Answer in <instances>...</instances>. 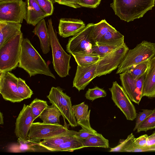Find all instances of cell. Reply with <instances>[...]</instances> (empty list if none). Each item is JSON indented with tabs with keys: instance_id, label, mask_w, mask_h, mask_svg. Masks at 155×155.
Listing matches in <instances>:
<instances>
[{
	"instance_id": "obj_1",
	"label": "cell",
	"mask_w": 155,
	"mask_h": 155,
	"mask_svg": "<svg viewBox=\"0 0 155 155\" xmlns=\"http://www.w3.org/2000/svg\"><path fill=\"white\" fill-rule=\"evenodd\" d=\"M18 67L25 70L30 77L41 74L56 79L46 62L26 38H23L21 43Z\"/></svg>"
},
{
	"instance_id": "obj_2",
	"label": "cell",
	"mask_w": 155,
	"mask_h": 155,
	"mask_svg": "<svg viewBox=\"0 0 155 155\" xmlns=\"http://www.w3.org/2000/svg\"><path fill=\"white\" fill-rule=\"evenodd\" d=\"M155 3V0H113L110 6L121 20L129 22L142 17Z\"/></svg>"
},
{
	"instance_id": "obj_3",
	"label": "cell",
	"mask_w": 155,
	"mask_h": 155,
	"mask_svg": "<svg viewBox=\"0 0 155 155\" xmlns=\"http://www.w3.org/2000/svg\"><path fill=\"white\" fill-rule=\"evenodd\" d=\"M47 25L52 50L54 68L60 77H66L69 75L71 68L70 61L71 55L64 51L60 44L51 18L48 20Z\"/></svg>"
},
{
	"instance_id": "obj_4",
	"label": "cell",
	"mask_w": 155,
	"mask_h": 155,
	"mask_svg": "<svg viewBox=\"0 0 155 155\" xmlns=\"http://www.w3.org/2000/svg\"><path fill=\"white\" fill-rule=\"evenodd\" d=\"M155 55V43L144 40L127 52L116 74L127 71L132 67L150 60Z\"/></svg>"
},
{
	"instance_id": "obj_5",
	"label": "cell",
	"mask_w": 155,
	"mask_h": 155,
	"mask_svg": "<svg viewBox=\"0 0 155 155\" xmlns=\"http://www.w3.org/2000/svg\"><path fill=\"white\" fill-rule=\"evenodd\" d=\"M22 33L13 37L0 47V72L11 71L18 66Z\"/></svg>"
},
{
	"instance_id": "obj_6",
	"label": "cell",
	"mask_w": 155,
	"mask_h": 155,
	"mask_svg": "<svg viewBox=\"0 0 155 155\" xmlns=\"http://www.w3.org/2000/svg\"><path fill=\"white\" fill-rule=\"evenodd\" d=\"M47 97L50 103L58 109L71 126L74 127L78 126L73 113L71 97L63 92L62 89L59 87H52Z\"/></svg>"
},
{
	"instance_id": "obj_7",
	"label": "cell",
	"mask_w": 155,
	"mask_h": 155,
	"mask_svg": "<svg viewBox=\"0 0 155 155\" xmlns=\"http://www.w3.org/2000/svg\"><path fill=\"white\" fill-rule=\"evenodd\" d=\"M129 50L125 43L114 51L101 57L97 63L95 77L109 74L116 69L122 61Z\"/></svg>"
},
{
	"instance_id": "obj_8",
	"label": "cell",
	"mask_w": 155,
	"mask_h": 155,
	"mask_svg": "<svg viewBox=\"0 0 155 155\" xmlns=\"http://www.w3.org/2000/svg\"><path fill=\"white\" fill-rule=\"evenodd\" d=\"M94 24L93 23L88 24L80 32L69 39L66 46L68 52L71 54L78 52H92V48L96 44L91 37Z\"/></svg>"
},
{
	"instance_id": "obj_9",
	"label": "cell",
	"mask_w": 155,
	"mask_h": 155,
	"mask_svg": "<svg viewBox=\"0 0 155 155\" xmlns=\"http://www.w3.org/2000/svg\"><path fill=\"white\" fill-rule=\"evenodd\" d=\"M109 90L112 100L126 119L130 121L134 120L137 114L135 107L123 87L115 81L113 82L112 87Z\"/></svg>"
},
{
	"instance_id": "obj_10",
	"label": "cell",
	"mask_w": 155,
	"mask_h": 155,
	"mask_svg": "<svg viewBox=\"0 0 155 155\" xmlns=\"http://www.w3.org/2000/svg\"><path fill=\"white\" fill-rule=\"evenodd\" d=\"M27 15V4L23 0L0 2V21L22 23Z\"/></svg>"
},
{
	"instance_id": "obj_11",
	"label": "cell",
	"mask_w": 155,
	"mask_h": 155,
	"mask_svg": "<svg viewBox=\"0 0 155 155\" xmlns=\"http://www.w3.org/2000/svg\"><path fill=\"white\" fill-rule=\"evenodd\" d=\"M68 130L67 127L59 123H33L29 130L28 137L30 139L41 140L61 135Z\"/></svg>"
},
{
	"instance_id": "obj_12",
	"label": "cell",
	"mask_w": 155,
	"mask_h": 155,
	"mask_svg": "<svg viewBox=\"0 0 155 155\" xmlns=\"http://www.w3.org/2000/svg\"><path fill=\"white\" fill-rule=\"evenodd\" d=\"M18 79L10 71L0 72V93L5 100L13 103L23 101L18 91Z\"/></svg>"
},
{
	"instance_id": "obj_13",
	"label": "cell",
	"mask_w": 155,
	"mask_h": 155,
	"mask_svg": "<svg viewBox=\"0 0 155 155\" xmlns=\"http://www.w3.org/2000/svg\"><path fill=\"white\" fill-rule=\"evenodd\" d=\"M34 120L30 106L24 104L15 123V133L16 137L23 140L28 139V132Z\"/></svg>"
},
{
	"instance_id": "obj_14",
	"label": "cell",
	"mask_w": 155,
	"mask_h": 155,
	"mask_svg": "<svg viewBox=\"0 0 155 155\" xmlns=\"http://www.w3.org/2000/svg\"><path fill=\"white\" fill-rule=\"evenodd\" d=\"M97 63L85 67L78 65L73 81V87L79 91L84 90L94 78Z\"/></svg>"
},
{
	"instance_id": "obj_15",
	"label": "cell",
	"mask_w": 155,
	"mask_h": 155,
	"mask_svg": "<svg viewBox=\"0 0 155 155\" xmlns=\"http://www.w3.org/2000/svg\"><path fill=\"white\" fill-rule=\"evenodd\" d=\"M86 26L82 20L72 18H64L59 20L58 33L62 38L74 36Z\"/></svg>"
},
{
	"instance_id": "obj_16",
	"label": "cell",
	"mask_w": 155,
	"mask_h": 155,
	"mask_svg": "<svg viewBox=\"0 0 155 155\" xmlns=\"http://www.w3.org/2000/svg\"><path fill=\"white\" fill-rule=\"evenodd\" d=\"M134 136L132 133L125 139H120L118 145L110 148L109 152H144L155 151V148L147 146L140 147L134 143Z\"/></svg>"
},
{
	"instance_id": "obj_17",
	"label": "cell",
	"mask_w": 155,
	"mask_h": 155,
	"mask_svg": "<svg viewBox=\"0 0 155 155\" xmlns=\"http://www.w3.org/2000/svg\"><path fill=\"white\" fill-rule=\"evenodd\" d=\"M40 140L28 139L23 140L18 138L17 143L10 145L8 147V152L19 153L25 152H48V150L41 146Z\"/></svg>"
},
{
	"instance_id": "obj_18",
	"label": "cell",
	"mask_w": 155,
	"mask_h": 155,
	"mask_svg": "<svg viewBox=\"0 0 155 155\" xmlns=\"http://www.w3.org/2000/svg\"><path fill=\"white\" fill-rule=\"evenodd\" d=\"M142 97H155V55L150 60L143 82Z\"/></svg>"
},
{
	"instance_id": "obj_19",
	"label": "cell",
	"mask_w": 155,
	"mask_h": 155,
	"mask_svg": "<svg viewBox=\"0 0 155 155\" xmlns=\"http://www.w3.org/2000/svg\"><path fill=\"white\" fill-rule=\"evenodd\" d=\"M122 87L131 101L139 104L142 97L138 92L134 80L126 71L119 74Z\"/></svg>"
},
{
	"instance_id": "obj_20",
	"label": "cell",
	"mask_w": 155,
	"mask_h": 155,
	"mask_svg": "<svg viewBox=\"0 0 155 155\" xmlns=\"http://www.w3.org/2000/svg\"><path fill=\"white\" fill-rule=\"evenodd\" d=\"M27 15L25 19L27 23L35 26L44 18L49 16L41 8L35 0H26Z\"/></svg>"
},
{
	"instance_id": "obj_21",
	"label": "cell",
	"mask_w": 155,
	"mask_h": 155,
	"mask_svg": "<svg viewBox=\"0 0 155 155\" xmlns=\"http://www.w3.org/2000/svg\"><path fill=\"white\" fill-rule=\"evenodd\" d=\"M73 113L77 124L82 128L94 131L90 122V110L88 106L83 102L79 104L72 106Z\"/></svg>"
},
{
	"instance_id": "obj_22",
	"label": "cell",
	"mask_w": 155,
	"mask_h": 155,
	"mask_svg": "<svg viewBox=\"0 0 155 155\" xmlns=\"http://www.w3.org/2000/svg\"><path fill=\"white\" fill-rule=\"evenodd\" d=\"M0 47L13 37L22 33L20 23L0 21Z\"/></svg>"
},
{
	"instance_id": "obj_23",
	"label": "cell",
	"mask_w": 155,
	"mask_h": 155,
	"mask_svg": "<svg viewBox=\"0 0 155 155\" xmlns=\"http://www.w3.org/2000/svg\"><path fill=\"white\" fill-rule=\"evenodd\" d=\"M32 32L39 38L43 53L46 54L50 50V43L48 27L45 19L41 21L36 26Z\"/></svg>"
},
{
	"instance_id": "obj_24",
	"label": "cell",
	"mask_w": 155,
	"mask_h": 155,
	"mask_svg": "<svg viewBox=\"0 0 155 155\" xmlns=\"http://www.w3.org/2000/svg\"><path fill=\"white\" fill-rule=\"evenodd\" d=\"M77 132L68 130L65 133L51 138L41 141L40 145L49 151L52 152L54 148L67 141L73 138Z\"/></svg>"
},
{
	"instance_id": "obj_25",
	"label": "cell",
	"mask_w": 155,
	"mask_h": 155,
	"mask_svg": "<svg viewBox=\"0 0 155 155\" xmlns=\"http://www.w3.org/2000/svg\"><path fill=\"white\" fill-rule=\"evenodd\" d=\"M124 43V36L115 29L108 31L96 44L120 46Z\"/></svg>"
},
{
	"instance_id": "obj_26",
	"label": "cell",
	"mask_w": 155,
	"mask_h": 155,
	"mask_svg": "<svg viewBox=\"0 0 155 155\" xmlns=\"http://www.w3.org/2000/svg\"><path fill=\"white\" fill-rule=\"evenodd\" d=\"M73 56L78 65L85 67L97 63L101 57L94 53L78 52L73 53Z\"/></svg>"
},
{
	"instance_id": "obj_27",
	"label": "cell",
	"mask_w": 155,
	"mask_h": 155,
	"mask_svg": "<svg viewBox=\"0 0 155 155\" xmlns=\"http://www.w3.org/2000/svg\"><path fill=\"white\" fill-rule=\"evenodd\" d=\"M62 115L58 109L52 104L48 106L38 117L43 122L51 124H60V117Z\"/></svg>"
},
{
	"instance_id": "obj_28",
	"label": "cell",
	"mask_w": 155,
	"mask_h": 155,
	"mask_svg": "<svg viewBox=\"0 0 155 155\" xmlns=\"http://www.w3.org/2000/svg\"><path fill=\"white\" fill-rule=\"evenodd\" d=\"M115 29L105 19L94 24L91 37L93 42L96 44L109 31Z\"/></svg>"
},
{
	"instance_id": "obj_29",
	"label": "cell",
	"mask_w": 155,
	"mask_h": 155,
	"mask_svg": "<svg viewBox=\"0 0 155 155\" xmlns=\"http://www.w3.org/2000/svg\"><path fill=\"white\" fill-rule=\"evenodd\" d=\"M83 139L74 137L67 140L54 148L52 152L68 151L74 150L84 148Z\"/></svg>"
},
{
	"instance_id": "obj_30",
	"label": "cell",
	"mask_w": 155,
	"mask_h": 155,
	"mask_svg": "<svg viewBox=\"0 0 155 155\" xmlns=\"http://www.w3.org/2000/svg\"><path fill=\"white\" fill-rule=\"evenodd\" d=\"M84 148L95 147L108 148L109 147V140L104 138L102 134H97L84 140Z\"/></svg>"
},
{
	"instance_id": "obj_31",
	"label": "cell",
	"mask_w": 155,
	"mask_h": 155,
	"mask_svg": "<svg viewBox=\"0 0 155 155\" xmlns=\"http://www.w3.org/2000/svg\"><path fill=\"white\" fill-rule=\"evenodd\" d=\"M35 120L48 106L46 101L36 98L29 105Z\"/></svg>"
},
{
	"instance_id": "obj_32",
	"label": "cell",
	"mask_w": 155,
	"mask_h": 155,
	"mask_svg": "<svg viewBox=\"0 0 155 155\" xmlns=\"http://www.w3.org/2000/svg\"><path fill=\"white\" fill-rule=\"evenodd\" d=\"M149 61L137 65L127 71L129 74L135 80H137L146 73L147 70Z\"/></svg>"
},
{
	"instance_id": "obj_33",
	"label": "cell",
	"mask_w": 155,
	"mask_h": 155,
	"mask_svg": "<svg viewBox=\"0 0 155 155\" xmlns=\"http://www.w3.org/2000/svg\"><path fill=\"white\" fill-rule=\"evenodd\" d=\"M17 89L19 95L23 100L30 98L33 94L32 91L26 84L25 81L20 78L18 79Z\"/></svg>"
},
{
	"instance_id": "obj_34",
	"label": "cell",
	"mask_w": 155,
	"mask_h": 155,
	"mask_svg": "<svg viewBox=\"0 0 155 155\" xmlns=\"http://www.w3.org/2000/svg\"><path fill=\"white\" fill-rule=\"evenodd\" d=\"M155 128V108L152 113L140 125L137 130V132H146Z\"/></svg>"
},
{
	"instance_id": "obj_35",
	"label": "cell",
	"mask_w": 155,
	"mask_h": 155,
	"mask_svg": "<svg viewBox=\"0 0 155 155\" xmlns=\"http://www.w3.org/2000/svg\"><path fill=\"white\" fill-rule=\"evenodd\" d=\"M121 46V45H120ZM120 46L96 44L92 48V52L103 57L111 52Z\"/></svg>"
},
{
	"instance_id": "obj_36",
	"label": "cell",
	"mask_w": 155,
	"mask_h": 155,
	"mask_svg": "<svg viewBox=\"0 0 155 155\" xmlns=\"http://www.w3.org/2000/svg\"><path fill=\"white\" fill-rule=\"evenodd\" d=\"M106 96V91L104 89L97 86L92 88H89L85 94L87 99L92 101L97 98L105 97Z\"/></svg>"
},
{
	"instance_id": "obj_37",
	"label": "cell",
	"mask_w": 155,
	"mask_h": 155,
	"mask_svg": "<svg viewBox=\"0 0 155 155\" xmlns=\"http://www.w3.org/2000/svg\"><path fill=\"white\" fill-rule=\"evenodd\" d=\"M42 10L48 16L53 12L54 7L53 0H35Z\"/></svg>"
},
{
	"instance_id": "obj_38",
	"label": "cell",
	"mask_w": 155,
	"mask_h": 155,
	"mask_svg": "<svg viewBox=\"0 0 155 155\" xmlns=\"http://www.w3.org/2000/svg\"><path fill=\"white\" fill-rule=\"evenodd\" d=\"M153 109H143L142 111L137 114L136 118L135 127L133 130H137L140 125L152 113Z\"/></svg>"
},
{
	"instance_id": "obj_39",
	"label": "cell",
	"mask_w": 155,
	"mask_h": 155,
	"mask_svg": "<svg viewBox=\"0 0 155 155\" xmlns=\"http://www.w3.org/2000/svg\"><path fill=\"white\" fill-rule=\"evenodd\" d=\"M96 130H91L82 128L77 132L74 136L78 138L85 139L97 134Z\"/></svg>"
},
{
	"instance_id": "obj_40",
	"label": "cell",
	"mask_w": 155,
	"mask_h": 155,
	"mask_svg": "<svg viewBox=\"0 0 155 155\" xmlns=\"http://www.w3.org/2000/svg\"><path fill=\"white\" fill-rule=\"evenodd\" d=\"M101 0H79L78 3L81 7L95 8L100 4Z\"/></svg>"
},
{
	"instance_id": "obj_41",
	"label": "cell",
	"mask_w": 155,
	"mask_h": 155,
	"mask_svg": "<svg viewBox=\"0 0 155 155\" xmlns=\"http://www.w3.org/2000/svg\"><path fill=\"white\" fill-rule=\"evenodd\" d=\"M79 0H54L55 2L60 4L76 8L81 7L78 3Z\"/></svg>"
},
{
	"instance_id": "obj_42",
	"label": "cell",
	"mask_w": 155,
	"mask_h": 155,
	"mask_svg": "<svg viewBox=\"0 0 155 155\" xmlns=\"http://www.w3.org/2000/svg\"><path fill=\"white\" fill-rule=\"evenodd\" d=\"M148 137V136L145 134L137 138L135 137L134 140V143L140 147L147 146V145Z\"/></svg>"
},
{
	"instance_id": "obj_43",
	"label": "cell",
	"mask_w": 155,
	"mask_h": 155,
	"mask_svg": "<svg viewBox=\"0 0 155 155\" xmlns=\"http://www.w3.org/2000/svg\"><path fill=\"white\" fill-rule=\"evenodd\" d=\"M146 74L141 76L139 78L136 80V84L139 93L142 96V90Z\"/></svg>"
},
{
	"instance_id": "obj_44",
	"label": "cell",
	"mask_w": 155,
	"mask_h": 155,
	"mask_svg": "<svg viewBox=\"0 0 155 155\" xmlns=\"http://www.w3.org/2000/svg\"><path fill=\"white\" fill-rule=\"evenodd\" d=\"M147 146L155 148V130L150 135L148 136Z\"/></svg>"
},
{
	"instance_id": "obj_45",
	"label": "cell",
	"mask_w": 155,
	"mask_h": 155,
	"mask_svg": "<svg viewBox=\"0 0 155 155\" xmlns=\"http://www.w3.org/2000/svg\"><path fill=\"white\" fill-rule=\"evenodd\" d=\"M3 113L0 112V124H3Z\"/></svg>"
},
{
	"instance_id": "obj_46",
	"label": "cell",
	"mask_w": 155,
	"mask_h": 155,
	"mask_svg": "<svg viewBox=\"0 0 155 155\" xmlns=\"http://www.w3.org/2000/svg\"><path fill=\"white\" fill-rule=\"evenodd\" d=\"M22 0H0V2L20 1Z\"/></svg>"
}]
</instances>
